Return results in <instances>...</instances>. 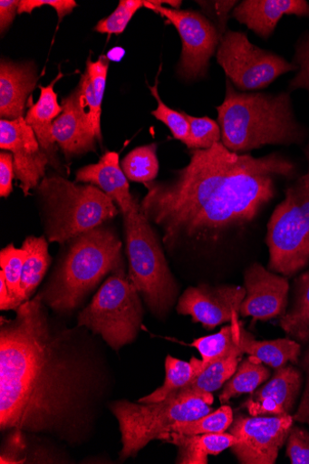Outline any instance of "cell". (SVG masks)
<instances>
[{
  "label": "cell",
  "instance_id": "1",
  "mask_svg": "<svg viewBox=\"0 0 309 464\" xmlns=\"http://www.w3.org/2000/svg\"><path fill=\"white\" fill-rule=\"evenodd\" d=\"M48 309L36 295L0 323V430L78 449L95 437L116 375L96 334Z\"/></svg>",
  "mask_w": 309,
  "mask_h": 464
},
{
  "label": "cell",
  "instance_id": "2",
  "mask_svg": "<svg viewBox=\"0 0 309 464\" xmlns=\"http://www.w3.org/2000/svg\"><path fill=\"white\" fill-rule=\"evenodd\" d=\"M295 173L294 162L278 153L257 158L220 142L191 150L188 164L169 180L146 184L140 208L168 250L216 245L253 223L274 199L276 179Z\"/></svg>",
  "mask_w": 309,
  "mask_h": 464
},
{
  "label": "cell",
  "instance_id": "3",
  "mask_svg": "<svg viewBox=\"0 0 309 464\" xmlns=\"http://www.w3.org/2000/svg\"><path fill=\"white\" fill-rule=\"evenodd\" d=\"M216 109L222 143L238 154L269 145H300L306 137L288 92H242L227 78L225 101Z\"/></svg>",
  "mask_w": 309,
  "mask_h": 464
},
{
  "label": "cell",
  "instance_id": "4",
  "mask_svg": "<svg viewBox=\"0 0 309 464\" xmlns=\"http://www.w3.org/2000/svg\"><path fill=\"white\" fill-rule=\"evenodd\" d=\"M65 245L49 280L37 294L60 316L71 315L105 277L126 269L122 243L110 227L82 233Z\"/></svg>",
  "mask_w": 309,
  "mask_h": 464
},
{
  "label": "cell",
  "instance_id": "5",
  "mask_svg": "<svg viewBox=\"0 0 309 464\" xmlns=\"http://www.w3.org/2000/svg\"><path fill=\"white\" fill-rule=\"evenodd\" d=\"M37 194L46 237L62 246L105 225L120 213L113 199L98 187L79 185L58 175L43 178Z\"/></svg>",
  "mask_w": 309,
  "mask_h": 464
},
{
  "label": "cell",
  "instance_id": "6",
  "mask_svg": "<svg viewBox=\"0 0 309 464\" xmlns=\"http://www.w3.org/2000/svg\"><path fill=\"white\" fill-rule=\"evenodd\" d=\"M128 277L150 312L165 320L179 300L180 286L165 258L161 241L140 208L139 199L123 215Z\"/></svg>",
  "mask_w": 309,
  "mask_h": 464
},
{
  "label": "cell",
  "instance_id": "7",
  "mask_svg": "<svg viewBox=\"0 0 309 464\" xmlns=\"http://www.w3.org/2000/svg\"><path fill=\"white\" fill-rule=\"evenodd\" d=\"M211 393L182 390L152 403L111 401L108 409L118 420L122 448L120 460L135 458L152 440L168 433L179 421L197 420L210 413Z\"/></svg>",
  "mask_w": 309,
  "mask_h": 464
},
{
  "label": "cell",
  "instance_id": "8",
  "mask_svg": "<svg viewBox=\"0 0 309 464\" xmlns=\"http://www.w3.org/2000/svg\"><path fill=\"white\" fill-rule=\"evenodd\" d=\"M142 298L126 276V269L109 276L92 302L77 317V325L100 335L118 353L131 344L142 328L144 308Z\"/></svg>",
  "mask_w": 309,
  "mask_h": 464
},
{
  "label": "cell",
  "instance_id": "9",
  "mask_svg": "<svg viewBox=\"0 0 309 464\" xmlns=\"http://www.w3.org/2000/svg\"><path fill=\"white\" fill-rule=\"evenodd\" d=\"M307 172L285 190L268 224L269 270L293 276L309 264V142Z\"/></svg>",
  "mask_w": 309,
  "mask_h": 464
},
{
  "label": "cell",
  "instance_id": "10",
  "mask_svg": "<svg viewBox=\"0 0 309 464\" xmlns=\"http://www.w3.org/2000/svg\"><path fill=\"white\" fill-rule=\"evenodd\" d=\"M216 59L242 92L266 89L280 76L298 70L282 56L252 44L246 33L229 29L220 40Z\"/></svg>",
  "mask_w": 309,
  "mask_h": 464
},
{
  "label": "cell",
  "instance_id": "11",
  "mask_svg": "<svg viewBox=\"0 0 309 464\" xmlns=\"http://www.w3.org/2000/svg\"><path fill=\"white\" fill-rule=\"evenodd\" d=\"M145 7L164 17L179 33L183 48L178 75L186 81L205 77L222 40L215 24L198 12L166 8L158 0H148Z\"/></svg>",
  "mask_w": 309,
  "mask_h": 464
},
{
  "label": "cell",
  "instance_id": "12",
  "mask_svg": "<svg viewBox=\"0 0 309 464\" xmlns=\"http://www.w3.org/2000/svg\"><path fill=\"white\" fill-rule=\"evenodd\" d=\"M293 426L291 414H239L228 430L237 440L231 447L232 452L243 464H275Z\"/></svg>",
  "mask_w": 309,
  "mask_h": 464
},
{
  "label": "cell",
  "instance_id": "13",
  "mask_svg": "<svg viewBox=\"0 0 309 464\" xmlns=\"http://www.w3.org/2000/svg\"><path fill=\"white\" fill-rule=\"evenodd\" d=\"M246 293L241 285L200 284L182 294L176 312L212 330L238 319Z\"/></svg>",
  "mask_w": 309,
  "mask_h": 464
},
{
  "label": "cell",
  "instance_id": "14",
  "mask_svg": "<svg viewBox=\"0 0 309 464\" xmlns=\"http://www.w3.org/2000/svg\"><path fill=\"white\" fill-rule=\"evenodd\" d=\"M0 149L12 152L15 178L28 196L45 178L50 160L24 117L0 121Z\"/></svg>",
  "mask_w": 309,
  "mask_h": 464
},
{
  "label": "cell",
  "instance_id": "15",
  "mask_svg": "<svg viewBox=\"0 0 309 464\" xmlns=\"http://www.w3.org/2000/svg\"><path fill=\"white\" fill-rule=\"evenodd\" d=\"M246 297L240 315L252 317L253 322L282 317L287 311L288 279L256 263L244 276Z\"/></svg>",
  "mask_w": 309,
  "mask_h": 464
},
{
  "label": "cell",
  "instance_id": "16",
  "mask_svg": "<svg viewBox=\"0 0 309 464\" xmlns=\"http://www.w3.org/2000/svg\"><path fill=\"white\" fill-rule=\"evenodd\" d=\"M302 385L300 371L287 364L277 369L270 382L250 393L242 407L252 416L291 414Z\"/></svg>",
  "mask_w": 309,
  "mask_h": 464
},
{
  "label": "cell",
  "instance_id": "17",
  "mask_svg": "<svg viewBox=\"0 0 309 464\" xmlns=\"http://www.w3.org/2000/svg\"><path fill=\"white\" fill-rule=\"evenodd\" d=\"M309 18L305 0H244L232 17L263 39H269L285 16Z\"/></svg>",
  "mask_w": 309,
  "mask_h": 464
},
{
  "label": "cell",
  "instance_id": "18",
  "mask_svg": "<svg viewBox=\"0 0 309 464\" xmlns=\"http://www.w3.org/2000/svg\"><path fill=\"white\" fill-rule=\"evenodd\" d=\"M63 112L54 121L53 137L67 160L97 151L98 140L88 126L75 90L62 102Z\"/></svg>",
  "mask_w": 309,
  "mask_h": 464
},
{
  "label": "cell",
  "instance_id": "19",
  "mask_svg": "<svg viewBox=\"0 0 309 464\" xmlns=\"http://www.w3.org/2000/svg\"><path fill=\"white\" fill-rule=\"evenodd\" d=\"M76 183L92 184L106 193L118 206L122 216L130 212L138 198L130 192L117 152H106L98 163L86 165L76 173Z\"/></svg>",
  "mask_w": 309,
  "mask_h": 464
},
{
  "label": "cell",
  "instance_id": "20",
  "mask_svg": "<svg viewBox=\"0 0 309 464\" xmlns=\"http://www.w3.org/2000/svg\"><path fill=\"white\" fill-rule=\"evenodd\" d=\"M37 70L33 63H0V116L16 120L24 117L26 101L37 82Z\"/></svg>",
  "mask_w": 309,
  "mask_h": 464
},
{
  "label": "cell",
  "instance_id": "21",
  "mask_svg": "<svg viewBox=\"0 0 309 464\" xmlns=\"http://www.w3.org/2000/svg\"><path fill=\"white\" fill-rule=\"evenodd\" d=\"M110 60L102 55L93 62L92 57L86 62V69L81 76L76 89L82 115L99 143L102 142L101 107L106 89Z\"/></svg>",
  "mask_w": 309,
  "mask_h": 464
},
{
  "label": "cell",
  "instance_id": "22",
  "mask_svg": "<svg viewBox=\"0 0 309 464\" xmlns=\"http://www.w3.org/2000/svg\"><path fill=\"white\" fill-rule=\"evenodd\" d=\"M63 76L60 72L57 78L48 87H39L40 97L33 104L24 117L33 129L37 140L50 160V164L60 170L61 163L58 156V147L53 137L54 121L62 114L63 106L58 103V95L54 84Z\"/></svg>",
  "mask_w": 309,
  "mask_h": 464
},
{
  "label": "cell",
  "instance_id": "23",
  "mask_svg": "<svg viewBox=\"0 0 309 464\" xmlns=\"http://www.w3.org/2000/svg\"><path fill=\"white\" fill-rule=\"evenodd\" d=\"M159 440L179 448L176 463L181 464H207L209 455L222 453L237 442L235 436L227 432L202 435L169 432Z\"/></svg>",
  "mask_w": 309,
  "mask_h": 464
},
{
  "label": "cell",
  "instance_id": "24",
  "mask_svg": "<svg viewBox=\"0 0 309 464\" xmlns=\"http://www.w3.org/2000/svg\"><path fill=\"white\" fill-rule=\"evenodd\" d=\"M240 347L244 353L274 369L297 363L301 354L300 343L291 339L258 342L244 326L241 332Z\"/></svg>",
  "mask_w": 309,
  "mask_h": 464
},
{
  "label": "cell",
  "instance_id": "25",
  "mask_svg": "<svg viewBox=\"0 0 309 464\" xmlns=\"http://www.w3.org/2000/svg\"><path fill=\"white\" fill-rule=\"evenodd\" d=\"M23 248L27 251L21 279V304L31 300L35 290L45 277L53 258L49 252L46 237H28L24 241Z\"/></svg>",
  "mask_w": 309,
  "mask_h": 464
},
{
  "label": "cell",
  "instance_id": "26",
  "mask_svg": "<svg viewBox=\"0 0 309 464\" xmlns=\"http://www.w3.org/2000/svg\"><path fill=\"white\" fill-rule=\"evenodd\" d=\"M279 325L296 343H309V270L295 280L291 306Z\"/></svg>",
  "mask_w": 309,
  "mask_h": 464
},
{
  "label": "cell",
  "instance_id": "27",
  "mask_svg": "<svg viewBox=\"0 0 309 464\" xmlns=\"http://www.w3.org/2000/svg\"><path fill=\"white\" fill-rule=\"evenodd\" d=\"M242 328L239 319H236L217 333L199 337L191 344L199 352L205 368L220 359L243 357L245 353L240 347Z\"/></svg>",
  "mask_w": 309,
  "mask_h": 464
},
{
  "label": "cell",
  "instance_id": "28",
  "mask_svg": "<svg viewBox=\"0 0 309 464\" xmlns=\"http://www.w3.org/2000/svg\"><path fill=\"white\" fill-rule=\"evenodd\" d=\"M205 369L202 360L192 357L190 362L168 355L165 362L164 384L139 402L152 403L165 400L169 394L187 387Z\"/></svg>",
  "mask_w": 309,
  "mask_h": 464
},
{
  "label": "cell",
  "instance_id": "29",
  "mask_svg": "<svg viewBox=\"0 0 309 464\" xmlns=\"http://www.w3.org/2000/svg\"><path fill=\"white\" fill-rule=\"evenodd\" d=\"M270 377L271 371L260 361L249 356L227 382L219 395V401L226 404L242 394L252 393Z\"/></svg>",
  "mask_w": 309,
  "mask_h": 464
},
{
  "label": "cell",
  "instance_id": "30",
  "mask_svg": "<svg viewBox=\"0 0 309 464\" xmlns=\"http://www.w3.org/2000/svg\"><path fill=\"white\" fill-rule=\"evenodd\" d=\"M158 145L152 143L132 150L121 161L127 179L144 185L155 181L159 164L157 156Z\"/></svg>",
  "mask_w": 309,
  "mask_h": 464
},
{
  "label": "cell",
  "instance_id": "31",
  "mask_svg": "<svg viewBox=\"0 0 309 464\" xmlns=\"http://www.w3.org/2000/svg\"><path fill=\"white\" fill-rule=\"evenodd\" d=\"M234 418L232 408L228 405H224L197 420L179 421V423L170 428L169 432L185 435L226 433L233 424Z\"/></svg>",
  "mask_w": 309,
  "mask_h": 464
},
{
  "label": "cell",
  "instance_id": "32",
  "mask_svg": "<svg viewBox=\"0 0 309 464\" xmlns=\"http://www.w3.org/2000/svg\"><path fill=\"white\" fill-rule=\"evenodd\" d=\"M240 360V357L231 356L210 362L185 388L212 394L222 388L235 374Z\"/></svg>",
  "mask_w": 309,
  "mask_h": 464
},
{
  "label": "cell",
  "instance_id": "33",
  "mask_svg": "<svg viewBox=\"0 0 309 464\" xmlns=\"http://www.w3.org/2000/svg\"><path fill=\"white\" fill-rule=\"evenodd\" d=\"M26 258L27 251L23 247H16L14 244L4 247L0 252V266H2L0 275L5 279L15 311L22 305L21 279Z\"/></svg>",
  "mask_w": 309,
  "mask_h": 464
},
{
  "label": "cell",
  "instance_id": "34",
  "mask_svg": "<svg viewBox=\"0 0 309 464\" xmlns=\"http://www.w3.org/2000/svg\"><path fill=\"white\" fill-rule=\"evenodd\" d=\"M161 67L159 68V73L156 78V82L154 86H150L149 89L154 97V99L158 102V107L155 111L151 112V114L159 121L163 122L167 128L169 130L171 135L175 140H179L183 142L186 146L189 140L190 135V126L188 119L186 118L183 111H178L172 110L169 106H167L161 100L158 87H159V80L158 77L161 72Z\"/></svg>",
  "mask_w": 309,
  "mask_h": 464
},
{
  "label": "cell",
  "instance_id": "35",
  "mask_svg": "<svg viewBox=\"0 0 309 464\" xmlns=\"http://www.w3.org/2000/svg\"><path fill=\"white\" fill-rule=\"evenodd\" d=\"M190 126L187 147L191 150H208L222 142V132L217 121L208 117H194L183 111Z\"/></svg>",
  "mask_w": 309,
  "mask_h": 464
},
{
  "label": "cell",
  "instance_id": "36",
  "mask_svg": "<svg viewBox=\"0 0 309 464\" xmlns=\"http://www.w3.org/2000/svg\"><path fill=\"white\" fill-rule=\"evenodd\" d=\"M145 5L146 0H121L110 16L99 22L95 31L108 34L123 33L131 18L145 7Z\"/></svg>",
  "mask_w": 309,
  "mask_h": 464
},
{
  "label": "cell",
  "instance_id": "37",
  "mask_svg": "<svg viewBox=\"0 0 309 464\" xmlns=\"http://www.w3.org/2000/svg\"><path fill=\"white\" fill-rule=\"evenodd\" d=\"M298 70L289 82L288 92L298 90L305 91L309 95V32H305L296 41L293 59Z\"/></svg>",
  "mask_w": 309,
  "mask_h": 464
},
{
  "label": "cell",
  "instance_id": "38",
  "mask_svg": "<svg viewBox=\"0 0 309 464\" xmlns=\"http://www.w3.org/2000/svg\"><path fill=\"white\" fill-rule=\"evenodd\" d=\"M286 454L293 464H309V433L293 426L287 438Z\"/></svg>",
  "mask_w": 309,
  "mask_h": 464
},
{
  "label": "cell",
  "instance_id": "39",
  "mask_svg": "<svg viewBox=\"0 0 309 464\" xmlns=\"http://www.w3.org/2000/svg\"><path fill=\"white\" fill-rule=\"evenodd\" d=\"M239 3L235 0H227V2H198L205 14L213 21L220 36H224L227 33L230 14Z\"/></svg>",
  "mask_w": 309,
  "mask_h": 464
},
{
  "label": "cell",
  "instance_id": "40",
  "mask_svg": "<svg viewBox=\"0 0 309 464\" xmlns=\"http://www.w3.org/2000/svg\"><path fill=\"white\" fill-rule=\"evenodd\" d=\"M43 6L53 7L57 12L61 21L73 11L77 4L74 0H21L18 14H31L35 9Z\"/></svg>",
  "mask_w": 309,
  "mask_h": 464
},
{
  "label": "cell",
  "instance_id": "41",
  "mask_svg": "<svg viewBox=\"0 0 309 464\" xmlns=\"http://www.w3.org/2000/svg\"><path fill=\"white\" fill-rule=\"evenodd\" d=\"M14 177V156L3 150L0 153V196L3 198H8L12 194Z\"/></svg>",
  "mask_w": 309,
  "mask_h": 464
},
{
  "label": "cell",
  "instance_id": "42",
  "mask_svg": "<svg viewBox=\"0 0 309 464\" xmlns=\"http://www.w3.org/2000/svg\"><path fill=\"white\" fill-rule=\"evenodd\" d=\"M18 0H2L0 2V32L4 34L14 23L18 14Z\"/></svg>",
  "mask_w": 309,
  "mask_h": 464
},
{
  "label": "cell",
  "instance_id": "43",
  "mask_svg": "<svg viewBox=\"0 0 309 464\" xmlns=\"http://www.w3.org/2000/svg\"><path fill=\"white\" fill-rule=\"evenodd\" d=\"M293 418L298 423L309 425V372H307L306 384L301 402Z\"/></svg>",
  "mask_w": 309,
  "mask_h": 464
},
{
  "label": "cell",
  "instance_id": "44",
  "mask_svg": "<svg viewBox=\"0 0 309 464\" xmlns=\"http://www.w3.org/2000/svg\"><path fill=\"white\" fill-rule=\"evenodd\" d=\"M0 310L15 311L14 303L11 296L5 279L2 275H0Z\"/></svg>",
  "mask_w": 309,
  "mask_h": 464
},
{
  "label": "cell",
  "instance_id": "45",
  "mask_svg": "<svg viewBox=\"0 0 309 464\" xmlns=\"http://www.w3.org/2000/svg\"><path fill=\"white\" fill-rule=\"evenodd\" d=\"M125 54V51L121 47H116L108 53L110 62H121Z\"/></svg>",
  "mask_w": 309,
  "mask_h": 464
},
{
  "label": "cell",
  "instance_id": "46",
  "mask_svg": "<svg viewBox=\"0 0 309 464\" xmlns=\"http://www.w3.org/2000/svg\"><path fill=\"white\" fill-rule=\"evenodd\" d=\"M301 367L306 372H309V346L302 358Z\"/></svg>",
  "mask_w": 309,
  "mask_h": 464
}]
</instances>
